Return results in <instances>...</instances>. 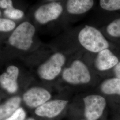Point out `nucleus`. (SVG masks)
<instances>
[{
	"label": "nucleus",
	"instance_id": "nucleus-11",
	"mask_svg": "<svg viewBox=\"0 0 120 120\" xmlns=\"http://www.w3.org/2000/svg\"><path fill=\"white\" fill-rule=\"evenodd\" d=\"M94 4L92 0H69L66 4L68 13L72 14H81L88 11Z\"/></svg>",
	"mask_w": 120,
	"mask_h": 120
},
{
	"label": "nucleus",
	"instance_id": "nucleus-19",
	"mask_svg": "<svg viewBox=\"0 0 120 120\" xmlns=\"http://www.w3.org/2000/svg\"><path fill=\"white\" fill-rule=\"evenodd\" d=\"M0 7L2 9H5L13 8V1L11 0H0Z\"/></svg>",
	"mask_w": 120,
	"mask_h": 120
},
{
	"label": "nucleus",
	"instance_id": "nucleus-20",
	"mask_svg": "<svg viewBox=\"0 0 120 120\" xmlns=\"http://www.w3.org/2000/svg\"><path fill=\"white\" fill-rule=\"evenodd\" d=\"M114 72L116 77L120 79V62L114 67Z\"/></svg>",
	"mask_w": 120,
	"mask_h": 120
},
{
	"label": "nucleus",
	"instance_id": "nucleus-1",
	"mask_svg": "<svg viewBox=\"0 0 120 120\" xmlns=\"http://www.w3.org/2000/svg\"><path fill=\"white\" fill-rule=\"evenodd\" d=\"M78 39L83 47L93 52H99L109 46L107 41L101 32L90 26H86L80 31Z\"/></svg>",
	"mask_w": 120,
	"mask_h": 120
},
{
	"label": "nucleus",
	"instance_id": "nucleus-5",
	"mask_svg": "<svg viewBox=\"0 0 120 120\" xmlns=\"http://www.w3.org/2000/svg\"><path fill=\"white\" fill-rule=\"evenodd\" d=\"M63 11V7L60 3L51 2L40 6L35 11L34 16L40 24H45L57 19Z\"/></svg>",
	"mask_w": 120,
	"mask_h": 120
},
{
	"label": "nucleus",
	"instance_id": "nucleus-8",
	"mask_svg": "<svg viewBox=\"0 0 120 120\" xmlns=\"http://www.w3.org/2000/svg\"><path fill=\"white\" fill-rule=\"evenodd\" d=\"M68 103V101L62 100L50 101L37 108L35 112L37 115L41 116L53 117L58 115L63 110Z\"/></svg>",
	"mask_w": 120,
	"mask_h": 120
},
{
	"label": "nucleus",
	"instance_id": "nucleus-21",
	"mask_svg": "<svg viewBox=\"0 0 120 120\" xmlns=\"http://www.w3.org/2000/svg\"><path fill=\"white\" fill-rule=\"evenodd\" d=\"M34 120V119L33 118H28V119H27V120Z\"/></svg>",
	"mask_w": 120,
	"mask_h": 120
},
{
	"label": "nucleus",
	"instance_id": "nucleus-15",
	"mask_svg": "<svg viewBox=\"0 0 120 120\" xmlns=\"http://www.w3.org/2000/svg\"><path fill=\"white\" fill-rule=\"evenodd\" d=\"M107 32L109 35L114 37H120V18L112 22L107 27Z\"/></svg>",
	"mask_w": 120,
	"mask_h": 120
},
{
	"label": "nucleus",
	"instance_id": "nucleus-4",
	"mask_svg": "<svg viewBox=\"0 0 120 120\" xmlns=\"http://www.w3.org/2000/svg\"><path fill=\"white\" fill-rule=\"evenodd\" d=\"M66 57L61 53L56 52L41 64L38 69V74L41 78L51 81L56 77L61 71Z\"/></svg>",
	"mask_w": 120,
	"mask_h": 120
},
{
	"label": "nucleus",
	"instance_id": "nucleus-3",
	"mask_svg": "<svg viewBox=\"0 0 120 120\" xmlns=\"http://www.w3.org/2000/svg\"><path fill=\"white\" fill-rule=\"evenodd\" d=\"M62 77L65 82L73 85L88 83L90 81V73L83 62L75 60L70 66L64 69Z\"/></svg>",
	"mask_w": 120,
	"mask_h": 120
},
{
	"label": "nucleus",
	"instance_id": "nucleus-13",
	"mask_svg": "<svg viewBox=\"0 0 120 120\" xmlns=\"http://www.w3.org/2000/svg\"><path fill=\"white\" fill-rule=\"evenodd\" d=\"M101 89L103 93L106 94L120 95V79L116 77L105 80L101 84Z\"/></svg>",
	"mask_w": 120,
	"mask_h": 120
},
{
	"label": "nucleus",
	"instance_id": "nucleus-7",
	"mask_svg": "<svg viewBox=\"0 0 120 120\" xmlns=\"http://www.w3.org/2000/svg\"><path fill=\"white\" fill-rule=\"evenodd\" d=\"M51 98L49 92L41 87H33L26 91L23 95L26 104L31 108L38 107L47 102Z\"/></svg>",
	"mask_w": 120,
	"mask_h": 120
},
{
	"label": "nucleus",
	"instance_id": "nucleus-14",
	"mask_svg": "<svg viewBox=\"0 0 120 120\" xmlns=\"http://www.w3.org/2000/svg\"><path fill=\"white\" fill-rule=\"evenodd\" d=\"M101 7L108 11H115L120 9V0H101Z\"/></svg>",
	"mask_w": 120,
	"mask_h": 120
},
{
	"label": "nucleus",
	"instance_id": "nucleus-6",
	"mask_svg": "<svg viewBox=\"0 0 120 120\" xmlns=\"http://www.w3.org/2000/svg\"><path fill=\"white\" fill-rule=\"evenodd\" d=\"M85 115L88 120H96L101 116L106 105L105 98L99 95H91L83 99Z\"/></svg>",
	"mask_w": 120,
	"mask_h": 120
},
{
	"label": "nucleus",
	"instance_id": "nucleus-2",
	"mask_svg": "<svg viewBox=\"0 0 120 120\" xmlns=\"http://www.w3.org/2000/svg\"><path fill=\"white\" fill-rule=\"evenodd\" d=\"M36 31L34 26L28 22L20 24L9 37V44L18 49L27 51L33 43V37Z\"/></svg>",
	"mask_w": 120,
	"mask_h": 120
},
{
	"label": "nucleus",
	"instance_id": "nucleus-9",
	"mask_svg": "<svg viewBox=\"0 0 120 120\" xmlns=\"http://www.w3.org/2000/svg\"><path fill=\"white\" fill-rule=\"evenodd\" d=\"M19 73V69L15 65H10L6 72L0 76L1 86L9 93H14L17 90V79Z\"/></svg>",
	"mask_w": 120,
	"mask_h": 120
},
{
	"label": "nucleus",
	"instance_id": "nucleus-10",
	"mask_svg": "<svg viewBox=\"0 0 120 120\" xmlns=\"http://www.w3.org/2000/svg\"><path fill=\"white\" fill-rule=\"evenodd\" d=\"M118 63V58L110 50L105 49L98 52L95 65L99 70L104 71L115 67Z\"/></svg>",
	"mask_w": 120,
	"mask_h": 120
},
{
	"label": "nucleus",
	"instance_id": "nucleus-12",
	"mask_svg": "<svg viewBox=\"0 0 120 120\" xmlns=\"http://www.w3.org/2000/svg\"><path fill=\"white\" fill-rule=\"evenodd\" d=\"M21 102L19 97H13L1 105L0 108V120H5L13 114L17 109Z\"/></svg>",
	"mask_w": 120,
	"mask_h": 120
},
{
	"label": "nucleus",
	"instance_id": "nucleus-16",
	"mask_svg": "<svg viewBox=\"0 0 120 120\" xmlns=\"http://www.w3.org/2000/svg\"><path fill=\"white\" fill-rule=\"evenodd\" d=\"M16 23L12 20L5 18L0 19V31L2 32H8L14 29Z\"/></svg>",
	"mask_w": 120,
	"mask_h": 120
},
{
	"label": "nucleus",
	"instance_id": "nucleus-18",
	"mask_svg": "<svg viewBox=\"0 0 120 120\" xmlns=\"http://www.w3.org/2000/svg\"><path fill=\"white\" fill-rule=\"evenodd\" d=\"M26 115L24 109L22 108H19L11 116L4 120H24Z\"/></svg>",
	"mask_w": 120,
	"mask_h": 120
},
{
	"label": "nucleus",
	"instance_id": "nucleus-17",
	"mask_svg": "<svg viewBox=\"0 0 120 120\" xmlns=\"http://www.w3.org/2000/svg\"><path fill=\"white\" fill-rule=\"evenodd\" d=\"M4 14L6 17L12 19H19L24 17V13L21 10L13 7L5 9Z\"/></svg>",
	"mask_w": 120,
	"mask_h": 120
}]
</instances>
